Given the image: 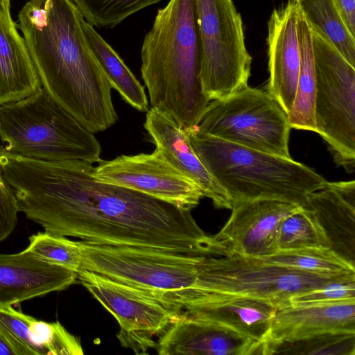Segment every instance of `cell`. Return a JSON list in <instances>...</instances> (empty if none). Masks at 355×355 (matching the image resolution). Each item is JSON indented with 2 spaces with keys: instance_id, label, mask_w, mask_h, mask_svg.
Segmentation results:
<instances>
[{
  "instance_id": "2e32d148",
  "label": "cell",
  "mask_w": 355,
  "mask_h": 355,
  "mask_svg": "<svg viewBox=\"0 0 355 355\" xmlns=\"http://www.w3.org/2000/svg\"><path fill=\"white\" fill-rule=\"evenodd\" d=\"M355 332V300L289 304L277 309L269 347L271 354L282 344L324 334Z\"/></svg>"
},
{
  "instance_id": "ba28073f",
  "label": "cell",
  "mask_w": 355,
  "mask_h": 355,
  "mask_svg": "<svg viewBox=\"0 0 355 355\" xmlns=\"http://www.w3.org/2000/svg\"><path fill=\"white\" fill-rule=\"evenodd\" d=\"M315 71L314 120L335 163L355 168V67L318 31L312 29Z\"/></svg>"
},
{
  "instance_id": "e0dca14e",
  "label": "cell",
  "mask_w": 355,
  "mask_h": 355,
  "mask_svg": "<svg viewBox=\"0 0 355 355\" xmlns=\"http://www.w3.org/2000/svg\"><path fill=\"white\" fill-rule=\"evenodd\" d=\"M144 128L156 148L201 189L215 207L232 208V201L192 148L186 132L169 115L154 108L147 111Z\"/></svg>"
},
{
  "instance_id": "5b68a950",
  "label": "cell",
  "mask_w": 355,
  "mask_h": 355,
  "mask_svg": "<svg viewBox=\"0 0 355 355\" xmlns=\"http://www.w3.org/2000/svg\"><path fill=\"white\" fill-rule=\"evenodd\" d=\"M0 141L6 150L46 161L98 163L101 147L94 134L41 87L0 105Z\"/></svg>"
},
{
  "instance_id": "d6986e66",
  "label": "cell",
  "mask_w": 355,
  "mask_h": 355,
  "mask_svg": "<svg viewBox=\"0 0 355 355\" xmlns=\"http://www.w3.org/2000/svg\"><path fill=\"white\" fill-rule=\"evenodd\" d=\"M311 210L322 227L330 249L354 265L355 181L327 182L300 206Z\"/></svg>"
},
{
  "instance_id": "ac0fdd59",
  "label": "cell",
  "mask_w": 355,
  "mask_h": 355,
  "mask_svg": "<svg viewBox=\"0 0 355 355\" xmlns=\"http://www.w3.org/2000/svg\"><path fill=\"white\" fill-rule=\"evenodd\" d=\"M277 309L266 301L253 297L208 295L187 307L181 313L229 328L269 347Z\"/></svg>"
},
{
  "instance_id": "7a4b0ae2",
  "label": "cell",
  "mask_w": 355,
  "mask_h": 355,
  "mask_svg": "<svg viewBox=\"0 0 355 355\" xmlns=\"http://www.w3.org/2000/svg\"><path fill=\"white\" fill-rule=\"evenodd\" d=\"M85 18L71 0H29L18 15L19 28L42 88L94 134L118 120L112 86L85 39Z\"/></svg>"
},
{
  "instance_id": "30bf717a",
  "label": "cell",
  "mask_w": 355,
  "mask_h": 355,
  "mask_svg": "<svg viewBox=\"0 0 355 355\" xmlns=\"http://www.w3.org/2000/svg\"><path fill=\"white\" fill-rule=\"evenodd\" d=\"M77 279L116 320L121 345L137 354L155 349L159 336L180 314L164 301L99 273L80 268Z\"/></svg>"
},
{
  "instance_id": "d6a6232c",
  "label": "cell",
  "mask_w": 355,
  "mask_h": 355,
  "mask_svg": "<svg viewBox=\"0 0 355 355\" xmlns=\"http://www.w3.org/2000/svg\"><path fill=\"white\" fill-rule=\"evenodd\" d=\"M340 16L349 31L355 37V0H334Z\"/></svg>"
},
{
  "instance_id": "7402d4cb",
  "label": "cell",
  "mask_w": 355,
  "mask_h": 355,
  "mask_svg": "<svg viewBox=\"0 0 355 355\" xmlns=\"http://www.w3.org/2000/svg\"><path fill=\"white\" fill-rule=\"evenodd\" d=\"M82 28L89 46L112 87L132 107L147 112L148 101L144 87L118 53L85 19Z\"/></svg>"
},
{
  "instance_id": "484cf974",
  "label": "cell",
  "mask_w": 355,
  "mask_h": 355,
  "mask_svg": "<svg viewBox=\"0 0 355 355\" xmlns=\"http://www.w3.org/2000/svg\"><path fill=\"white\" fill-rule=\"evenodd\" d=\"M92 26L113 28L132 14L162 0H71Z\"/></svg>"
},
{
  "instance_id": "7c38bea8",
  "label": "cell",
  "mask_w": 355,
  "mask_h": 355,
  "mask_svg": "<svg viewBox=\"0 0 355 355\" xmlns=\"http://www.w3.org/2000/svg\"><path fill=\"white\" fill-rule=\"evenodd\" d=\"M299 207L273 199L232 201L228 220L217 234L209 236V254L263 259L275 254L279 250L282 220Z\"/></svg>"
},
{
  "instance_id": "1f68e13d",
  "label": "cell",
  "mask_w": 355,
  "mask_h": 355,
  "mask_svg": "<svg viewBox=\"0 0 355 355\" xmlns=\"http://www.w3.org/2000/svg\"><path fill=\"white\" fill-rule=\"evenodd\" d=\"M0 355H34L0 320Z\"/></svg>"
},
{
  "instance_id": "9c48e42d",
  "label": "cell",
  "mask_w": 355,
  "mask_h": 355,
  "mask_svg": "<svg viewBox=\"0 0 355 355\" xmlns=\"http://www.w3.org/2000/svg\"><path fill=\"white\" fill-rule=\"evenodd\" d=\"M200 40V82L205 96L227 97L248 86L252 57L243 21L232 0H195Z\"/></svg>"
},
{
  "instance_id": "4fadbf2b",
  "label": "cell",
  "mask_w": 355,
  "mask_h": 355,
  "mask_svg": "<svg viewBox=\"0 0 355 355\" xmlns=\"http://www.w3.org/2000/svg\"><path fill=\"white\" fill-rule=\"evenodd\" d=\"M160 355H269L267 344L223 326L180 313L159 336Z\"/></svg>"
},
{
  "instance_id": "d4e9b609",
  "label": "cell",
  "mask_w": 355,
  "mask_h": 355,
  "mask_svg": "<svg viewBox=\"0 0 355 355\" xmlns=\"http://www.w3.org/2000/svg\"><path fill=\"white\" fill-rule=\"evenodd\" d=\"M278 247L279 250L330 248V244L313 213L300 207L282 220L279 228Z\"/></svg>"
},
{
  "instance_id": "52a82bcc",
  "label": "cell",
  "mask_w": 355,
  "mask_h": 355,
  "mask_svg": "<svg viewBox=\"0 0 355 355\" xmlns=\"http://www.w3.org/2000/svg\"><path fill=\"white\" fill-rule=\"evenodd\" d=\"M340 277L315 275L262 259L202 255L198 288L190 305L208 295H234L264 300L279 309L289 305L293 296Z\"/></svg>"
},
{
  "instance_id": "4316f807",
  "label": "cell",
  "mask_w": 355,
  "mask_h": 355,
  "mask_svg": "<svg viewBox=\"0 0 355 355\" xmlns=\"http://www.w3.org/2000/svg\"><path fill=\"white\" fill-rule=\"evenodd\" d=\"M31 347L35 355H79V339L58 321L46 322L33 319L29 327Z\"/></svg>"
},
{
  "instance_id": "6da1fadb",
  "label": "cell",
  "mask_w": 355,
  "mask_h": 355,
  "mask_svg": "<svg viewBox=\"0 0 355 355\" xmlns=\"http://www.w3.org/2000/svg\"><path fill=\"white\" fill-rule=\"evenodd\" d=\"M0 170L19 212L45 232L98 245L209 255L191 210L103 182L92 164L46 161L0 148Z\"/></svg>"
},
{
  "instance_id": "277c9868",
  "label": "cell",
  "mask_w": 355,
  "mask_h": 355,
  "mask_svg": "<svg viewBox=\"0 0 355 355\" xmlns=\"http://www.w3.org/2000/svg\"><path fill=\"white\" fill-rule=\"evenodd\" d=\"M202 164L231 201L273 199L302 206L306 196L327 182L291 157H282L204 134L185 131Z\"/></svg>"
},
{
  "instance_id": "8992f818",
  "label": "cell",
  "mask_w": 355,
  "mask_h": 355,
  "mask_svg": "<svg viewBox=\"0 0 355 355\" xmlns=\"http://www.w3.org/2000/svg\"><path fill=\"white\" fill-rule=\"evenodd\" d=\"M196 128L241 146L282 157L288 149L287 112L268 92L248 85L227 97L212 100Z\"/></svg>"
},
{
  "instance_id": "5bb4252c",
  "label": "cell",
  "mask_w": 355,
  "mask_h": 355,
  "mask_svg": "<svg viewBox=\"0 0 355 355\" xmlns=\"http://www.w3.org/2000/svg\"><path fill=\"white\" fill-rule=\"evenodd\" d=\"M299 8L293 0L273 10L268 22V92L291 112L300 68L297 34Z\"/></svg>"
},
{
  "instance_id": "83f0119b",
  "label": "cell",
  "mask_w": 355,
  "mask_h": 355,
  "mask_svg": "<svg viewBox=\"0 0 355 355\" xmlns=\"http://www.w3.org/2000/svg\"><path fill=\"white\" fill-rule=\"evenodd\" d=\"M46 261L78 272L82 267L77 241L45 231L33 234L26 248Z\"/></svg>"
},
{
  "instance_id": "ffe728a7",
  "label": "cell",
  "mask_w": 355,
  "mask_h": 355,
  "mask_svg": "<svg viewBox=\"0 0 355 355\" xmlns=\"http://www.w3.org/2000/svg\"><path fill=\"white\" fill-rule=\"evenodd\" d=\"M16 24L0 16V105L28 97L41 83Z\"/></svg>"
},
{
  "instance_id": "f546056e",
  "label": "cell",
  "mask_w": 355,
  "mask_h": 355,
  "mask_svg": "<svg viewBox=\"0 0 355 355\" xmlns=\"http://www.w3.org/2000/svg\"><path fill=\"white\" fill-rule=\"evenodd\" d=\"M355 300V275L337 278L316 289L293 296L290 304L331 303Z\"/></svg>"
},
{
  "instance_id": "8fae6325",
  "label": "cell",
  "mask_w": 355,
  "mask_h": 355,
  "mask_svg": "<svg viewBox=\"0 0 355 355\" xmlns=\"http://www.w3.org/2000/svg\"><path fill=\"white\" fill-rule=\"evenodd\" d=\"M94 166L98 180L126 187L153 198L191 210L204 197L201 189L178 170L156 148L150 154L120 155L101 160Z\"/></svg>"
},
{
  "instance_id": "9a60e30c",
  "label": "cell",
  "mask_w": 355,
  "mask_h": 355,
  "mask_svg": "<svg viewBox=\"0 0 355 355\" xmlns=\"http://www.w3.org/2000/svg\"><path fill=\"white\" fill-rule=\"evenodd\" d=\"M76 279V272L49 263L26 249L0 254V306L64 290Z\"/></svg>"
},
{
  "instance_id": "3957f363",
  "label": "cell",
  "mask_w": 355,
  "mask_h": 355,
  "mask_svg": "<svg viewBox=\"0 0 355 355\" xmlns=\"http://www.w3.org/2000/svg\"><path fill=\"white\" fill-rule=\"evenodd\" d=\"M141 58L151 108L169 115L184 131L196 128L210 101L200 82L195 0H170L157 10Z\"/></svg>"
},
{
  "instance_id": "836d02e7",
  "label": "cell",
  "mask_w": 355,
  "mask_h": 355,
  "mask_svg": "<svg viewBox=\"0 0 355 355\" xmlns=\"http://www.w3.org/2000/svg\"><path fill=\"white\" fill-rule=\"evenodd\" d=\"M0 16L8 22H13L10 15V0H0Z\"/></svg>"
},
{
  "instance_id": "44dd1931",
  "label": "cell",
  "mask_w": 355,
  "mask_h": 355,
  "mask_svg": "<svg viewBox=\"0 0 355 355\" xmlns=\"http://www.w3.org/2000/svg\"><path fill=\"white\" fill-rule=\"evenodd\" d=\"M298 7V6H297ZM297 34L300 52V68L292 109L288 113L291 128L316 132L314 120L315 71L312 30L299 10Z\"/></svg>"
},
{
  "instance_id": "603a6c76",
  "label": "cell",
  "mask_w": 355,
  "mask_h": 355,
  "mask_svg": "<svg viewBox=\"0 0 355 355\" xmlns=\"http://www.w3.org/2000/svg\"><path fill=\"white\" fill-rule=\"evenodd\" d=\"M312 29L328 40L355 67V37L345 26L334 0H293Z\"/></svg>"
},
{
  "instance_id": "4dcf8cb0",
  "label": "cell",
  "mask_w": 355,
  "mask_h": 355,
  "mask_svg": "<svg viewBox=\"0 0 355 355\" xmlns=\"http://www.w3.org/2000/svg\"><path fill=\"white\" fill-rule=\"evenodd\" d=\"M19 212L14 192L0 170V242L7 239L15 230Z\"/></svg>"
},
{
  "instance_id": "cb8c5ba5",
  "label": "cell",
  "mask_w": 355,
  "mask_h": 355,
  "mask_svg": "<svg viewBox=\"0 0 355 355\" xmlns=\"http://www.w3.org/2000/svg\"><path fill=\"white\" fill-rule=\"evenodd\" d=\"M266 262L328 277L355 275L354 265L327 248L279 250Z\"/></svg>"
},
{
  "instance_id": "f1b7e54d",
  "label": "cell",
  "mask_w": 355,
  "mask_h": 355,
  "mask_svg": "<svg viewBox=\"0 0 355 355\" xmlns=\"http://www.w3.org/2000/svg\"><path fill=\"white\" fill-rule=\"evenodd\" d=\"M275 354L354 355L355 332L330 333L280 345Z\"/></svg>"
}]
</instances>
